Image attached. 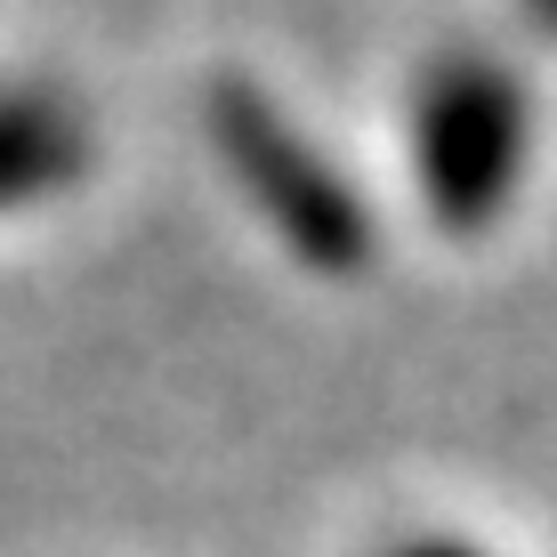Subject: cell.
<instances>
[{"label": "cell", "instance_id": "cell-1", "mask_svg": "<svg viewBox=\"0 0 557 557\" xmlns=\"http://www.w3.org/2000/svg\"><path fill=\"white\" fill-rule=\"evenodd\" d=\"M210 129H219V153L235 162V178L259 195L267 219L283 226L292 251H307L315 267H356L372 251V226H363L356 195L339 186V170L323 162V153H307L299 129L283 122L251 82H226L219 98H210Z\"/></svg>", "mask_w": 557, "mask_h": 557}, {"label": "cell", "instance_id": "cell-2", "mask_svg": "<svg viewBox=\"0 0 557 557\" xmlns=\"http://www.w3.org/2000/svg\"><path fill=\"white\" fill-rule=\"evenodd\" d=\"M517 162H525V106L509 73L453 65L420 98V186L453 226H485L509 202Z\"/></svg>", "mask_w": 557, "mask_h": 557}, {"label": "cell", "instance_id": "cell-3", "mask_svg": "<svg viewBox=\"0 0 557 557\" xmlns=\"http://www.w3.org/2000/svg\"><path fill=\"white\" fill-rule=\"evenodd\" d=\"M89 162V138L57 98H0V202L65 186Z\"/></svg>", "mask_w": 557, "mask_h": 557}, {"label": "cell", "instance_id": "cell-4", "mask_svg": "<svg viewBox=\"0 0 557 557\" xmlns=\"http://www.w3.org/2000/svg\"><path fill=\"white\" fill-rule=\"evenodd\" d=\"M405 557H469V549H405Z\"/></svg>", "mask_w": 557, "mask_h": 557}]
</instances>
